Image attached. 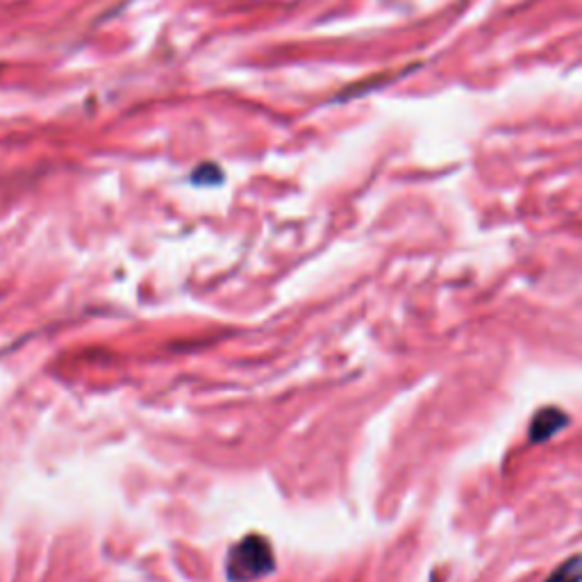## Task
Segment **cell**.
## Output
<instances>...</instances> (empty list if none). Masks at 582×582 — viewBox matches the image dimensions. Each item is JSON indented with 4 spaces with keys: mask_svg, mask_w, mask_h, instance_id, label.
<instances>
[{
    "mask_svg": "<svg viewBox=\"0 0 582 582\" xmlns=\"http://www.w3.org/2000/svg\"><path fill=\"white\" fill-rule=\"evenodd\" d=\"M546 582H582V555H573L567 562H562Z\"/></svg>",
    "mask_w": 582,
    "mask_h": 582,
    "instance_id": "cell-3",
    "label": "cell"
},
{
    "mask_svg": "<svg viewBox=\"0 0 582 582\" xmlns=\"http://www.w3.org/2000/svg\"><path fill=\"white\" fill-rule=\"evenodd\" d=\"M271 567V551L262 539H246L241 544L235 557H232V576L235 578H255L262 576V571H269Z\"/></svg>",
    "mask_w": 582,
    "mask_h": 582,
    "instance_id": "cell-1",
    "label": "cell"
},
{
    "mask_svg": "<svg viewBox=\"0 0 582 582\" xmlns=\"http://www.w3.org/2000/svg\"><path fill=\"white\" fill-rule=\"evenodd\" d=\"M567 423L569 417L562 410H557V407H542L530 423V439L535 444L546 442V439L555 437Z\"/></svg>",
    "mask_w": 582,
    "mask_h": 582,
    "instance_id": "cell-2",
    "label": "cell"
}]
</instances>
